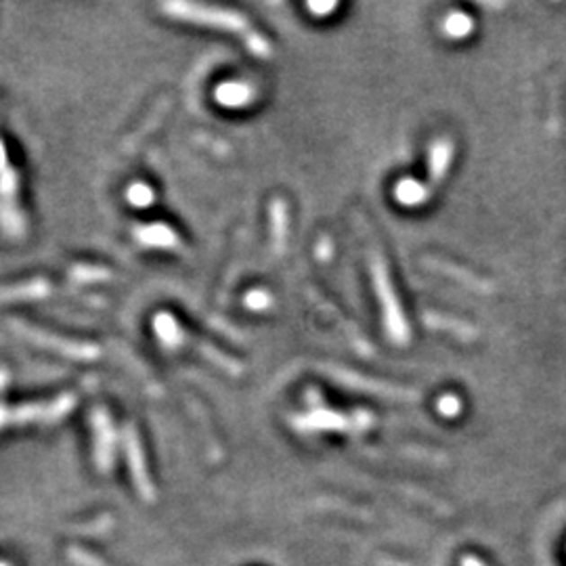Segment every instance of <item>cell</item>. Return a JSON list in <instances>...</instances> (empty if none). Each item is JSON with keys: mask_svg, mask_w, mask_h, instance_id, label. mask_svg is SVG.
I'll return each mask as SVG.
<instances>
[{"mask_svg": "<svg viewBox=\"0 0 566 566\" xmlns=\"http://www.w3.org/2000/svg\"><path fill=\"white\" fill-rule=\"evenodd\" d=\"M13 330H15L19 336H23L28 342L34 346H40V349L53 350L57 355H66L72 358H93L97 357V346L88 344V342H75V340L59 338L57 333H50L47 330H40V327L25 323V321H13Z\"/></svg>", "mask_w": 566, "mask_h": 566, "instance_id": "6da1fadb", "label": "cell"}, {"mask_svg": "<svg viewBox=\"0 0 566 566\" xmlns=\"http://www.w3.org/2000/svg\"><path fill=\"white\" fill-rule=\"evenodd\" d=\"M74 405V396H61L50 402H38V405L4 409L0 407V426L6 424H25V421H53L66 415Z\"/></svg>", "mask_w": 566, "mask_h": 566, "instance_id": "7a4b0ae2", "label": "cell"}, {"mask_svg": "<svg viewBox=\"0 0 566 566\" xmlns=\"http://www.w3.org/2000/svg\"><path fill=\"white\" fill-rule=\"evenodd\" d=\"M124 437H126V451H128L132 476H135L137 487H138V491H141V495L145 497V500L151 501V500H154V491H151V482H149V478H147V470H145L143 453H141V449H138L137 434L132 432V428H128V430L124 432Z\"/></svg>", "mask_w": 566, "mask_h": 566, "instance_id": "3957f363", "label": "cell"}, {"mask_svg": "<svg viewBox=\"0 0 566 566\" xmlns=\"http://www.w3.org/2000/svg\"><path fill=\"white\" fill-rule=\"evenodd\" d=\"M50 294V283L47 279H28L15 286L0 287V302H30L42 300Z\"/></svg>", "mask_w": 566, "mask_h": 566, "instance_id": "277c9868", "label": "cell"}, {"mask_svg": "<svg viewBox=\"0 0 566 566\" xmlns=\"http://www.w3.org/2000/svg\"><path fill=\"white\" fill-rule=\"evenodd\" d=\"M94 428H97V462L101 468H107V464L111 462V426L103 413H97L94 418Z\"/></svg>", "mask_w": 566, "mask_h": 566, "instance_id": "5b68a950", "label": "cell"}, {"mask_svg": "<svg viewBox=\"0 0 566 566\" xmlns=\"http://www.w3.org/2000/svg\"><path fill=\"white\" fill-rule=\"evenodd\" d=\"M69 277H72L74 281L88 283V281L103 279V277H107V273L97 267H74L72 270H69Z\"/></svg>", "mask_w": 566, "mask_h": 566, "instance_id": "8992f818", "label": "cell"}, {"mask_svg": "<svg viewBox=\"0 0 566 566\" xmlns=\"http://www.w3.org/2000/svg\"><path fill=\"white\" fill-rule=\"evenodd\" d=\"M151 198H154V193H151V189L147 185H141V182H137V185H132L128 189V199L132 206H149L151 204Z\"/></svg>", "mask_w": 566, "mask_h": 566, "instance_id": "52a82bcc", "label": "cell"}, {"mask_svg": "<svg viewBox=\"0 0 566 566\" xmlns=\"http://www.w3.org/2000/svg\"><path fill=\"white\" fill-rule=\"evenodd\" d=\"M72 558L75 560V562H80L82 566H105V564H101L97 558L88 556V553L80 552V550H72Z\"/></svg>", "mask_w": 566, "mask_h": 566, "instance_id": "ba28073f", "label": "cell"}, {"mask_svg": "<svg viewBox=\"0 0 566 566\" xmlns=\"http://www.w3.org/2000/svg\"><path fill=\"white\" fill-rule=\"evenodd\" d=\"M6 168V149H4V145L0 143V170H4Z\"/></svg>", "mask_w": 566, "mask_h": 566, "instance_id": "9c48e42d", "label": "cell"}, {"mask_svg": "<svg viewBox=\"0 0 566 566\" xmlns=\"http://www.w3.org/2000/svg\"><path fill=\"white\" fill-rule=\"evenodd\" d=\"M464 566H484V564L478 558L468 556V558H464Z\"/></svg>", "mask_w": 566, "mask_h": 566, "instance_id": "30bf717a", "label": "cell"}, {"mask_svg": "<svg viewBox=\"0 0 566 566\" xmlns=\"http://www.w3.org/2000/svg\"><path fill=\"white\" fill-rule=\"evenodd\" d=\"M0 566H9V564H4V562H0Z\"/></svg>", "mask_w": 566, "mask_h": 566, "instance_id": "8fae6325", "label": "cell"}]
</instances>
